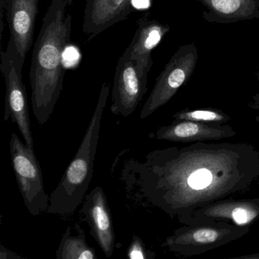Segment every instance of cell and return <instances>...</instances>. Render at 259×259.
<instances>
[{"label": "cell", "instance_id": "cell-1", "mask_svg": "<svg viewBox=\"0 0 259 259\" xmlns=\"http://www.w3.org/2000/svg\"><path fill=\"white\" fill-rule=\"evenodd\" d=\"M73 0H52L34 44L30 70L33 113L44 125L54 113L63 91V56L70 42Z\"/></svg>", "mask_w": 259, "mask_h": 259}, {"label": "cell", "instance_id": "cell-2", "mask_svg": "<svg viewBox=\"0 0 259 259\" xmlns=\"http://www.w3.org/2000/svg\"><path fill=\"white\" fill-rule=\"evenodd\" d=\"M109 94L110 84L104 83L93 116L78 151L65 170L57 188L50 195L49 207L47 213L72 214L85 198L93 177L101 119Z\"/></svg>", "mask_w": 259, "mask_h": 259}, {"label": "cell", "instance_id": "cell-3", "mask_svg": "<svg viewBox=\"0 0 259 259\" xmlns=\"http://www.w3.org/2000/svg\"><path fill=\"white\" fill-rule=\"evenodd\" d=\"M25 62V59L20 55L13 40L10 39L7 50L1 53L0 64L6 84L4 120L7 122L11 119L16 123L25 143L34 149L26 88L22 81Z\"/></svg>", "mask_w": 259, "mask_h": 259}, {"label": "cell", "instance_id": "cell-4", "mask_svg": "<svg viewBox=\"0 0 259 259\" xmlns=\"http://www.w3.org/2000/svg\"><path fill=\"white\" fill-rule=\"evenodd\" d=\"M12 164L25 205L33 216L47 212L50 197L45 192L43 172L34 149L13 133L10 142Z\"/></svg>", "mask_w": 259, "mask_h": 259}, {"label": "cell", "instance_id": "cell-5", "mask_svg": "<svg viewBox=\"0 0 259 259\" xmlns=\"http://www.w3.org/2000/svg\"><path fill=\"white\" fill-rule=\"evenodd\" d=\"M198 50L193 44L177 50L156 80L154 89L141 111L140 119L152 114L164 105L190 78L198 62Z\"/></svg>", "mask_w": 259, "mask_h": 259}, {"label": "cell", "instance_id": "cell-6", "mask_svg": "<svg viewBox=\"0 0 259 259\" xmlns=\"http://www.w3.org/2000/svg\"><path fill=\"white\" fill-rule=\"evenodd\" d=\"M148 75L123 53L116 67L112 89L110 110L113 114L127 117L136 111L146 93Z\"/></svg>", "mask_w": 259, "mask_h": 259}, {"label": "cell", "instance_id": "cell-7", "mask_svg": "<svg viewBox=\"0 0 259 259\" xmlns=\"http://www.w3.org/2000/svg\"><path fill=\"white\" fill-rule=\"evenodd\" d=\"M81 214L90 227V233L107 257L114 251L116 234L111 210L101 186H96L84 198Z\"/></svg>", "mask_w": 259, "mask_h": 259}, {"label": "cell", "instance_id": "cell-8", "mask_svg": "<svg viewBox=\"0 0 259 259\" xmlns=\"http://www.w3.org/2000/svg\"><path fill=\"white\" fill-rule=\"evenodd\" d=\"M38 4L39 0H5L10 39L24 59L33 45Z\"/></svg>", "mask_w": 259, "mask_h": 259}, {"label": "cell", "instance_id": "cell-9", "mask_svg": "<svg viewBox=\"0 0 259 259\" xmlns=\"http://www.w3.org/2000/svg\"><path fill=\"white\" fill-rule=\"evenodd\" d=\"M133 0H86L83 31L93 38L125 20L133 10Z\"/></svg>", "mask_w": 259, "mask_h": 259}, {"label": "cell", "instance_id": "cell-10", "mask_svg": "<svg viewBox=\"0 0 259 259\" xmlns=\"http://www.w3.org/2000/svg\"><path fill=\"white\" fill-rule=\"evenodd\" d=\"M169 31V25L157 21H139L133 40L124 54L136 60L143 70L149 73L153 66L152 51Z\"/></svg>", "mask_w": 259, "mask_h": 259}, {"label": "cell", "instance_id": "cell-11", "mask_svg": "<svg viewBox=\"0 0 259 259\" xmlns=\"http://www.w3.org/2000/svg\"><path fill=\"white\" fill-rule=\"evenodd\" d=\"M206 7L203 17L213 23L229 24L259 19V0H199Z\"/></svg>", "mask_w": 259, "mask_h": 259}, {"label": "cell", "instance_id": "cell-12", "mask_svg": "<svg viewBox=\"0 0 259 259\" xmlns=\"http://www.w3.org/2000/svg\"><path fill=\"white\" fill-rule=\"evenodd\" d=\"M77 236H72L71 227L66 228L56 251L57 259H96L95 250L88 244L84 230L78 223L75 224Z\"/></svg>", "mask_w": 259, "mask_h": 259}, {"label": "cell", "instance_id": "cell-13", "mask_svg": "<svg viewBox=\"0 0 259 259\" xmlns=\"http://www.w3.org/2000/svg\"><path fill=\"white\" fill-rule=\"evenodd\" d=\"M127 257L131 259H148L152 257V253L147 250L143 241L136 235H133L127 250Z\"/></svg>", "mask_w": 259, "mask_h": 259}, {"label": "cell", "instance_id": "cell-14", "mask_svg": "<svg viewBox=\"0 0 259 259\" xmlns=\"http://www.w3.org/2000/svg\"><path fill=\"white\" fill-rule=\"evenodd\" d=\"M212 176L207 169H200L188 179V184L193 189H203L211 182Z\"/></svg>", "mask_w": 259, "mask_h": 259}, {"label": "cell", "instance_id": "cell-15", "mask_svg": "<svg viewBox=\"0 0 259 259\" xmlns=\"http://www.w3.org/2000/svg\"><path fill=\"white\" fill-rule=\"evenodd\" d=\"M180 118L184 119H192V120L202 121H216L221 120V116L217 113L207 110H195L190 113H183L180 114Z\"/></svg>", "mask_w": 259, "mask_h": 259}, {"label": "cell", "instance_id": "cell-16", "mask_svg": "<svg viewBox=\"0 0 259 259\" xmlns=\"http://www.w3.org/2000/svg\"><path fill=\"white\" fill-rule=\"evenodd\" d=\"M219 237V233L212 229H201L192 234V240L197 243L204 244L214 242Z\"/></svg>", "mask_w": 259, "mask_h": 259}, {"label": "cell", "instance_id": "cell-17", "mask_svg": "<svg viewBox=\"0 0 259 259\" xmlns=\"http://www.w3.org/2000/svg\"><path fill=\"white\" fill-rule=\"evenodd\" d=\"M233 218L238 224H246L248 221V214L243 208H236L233 211Z\"/></svg>", "mask_w": 259, "mask_h": 259}, {"label": "cell", "instance_id": "cell-18", "mask_svg": "<svg viewBox=\"0 0 259 259\" xmlns=\"http://www.w3.org/2000/svg\"><path fill=\"white\" fill-rule=\"evenodd\" d=\"M0 258L2 259H23L22 256L16 254L14 251H10L4 245L0 246Z\"/></svg>", "mask_w": 259, "mask_h": 259}, {"label": "cell", "instance_id": "cell-19", "mask_svg": "<svg viewBox=\"0 0 259 259\" xmlns=\"http://www.w3.org/2000/svg\"><path fill=\"white\" fill-rule=\"evenodd\" d=\"M5 8V0H0V20H1V32L4 31V10Z\"/></svg>", "mask_w": 259, "mask_h": 259}]
</instances>
